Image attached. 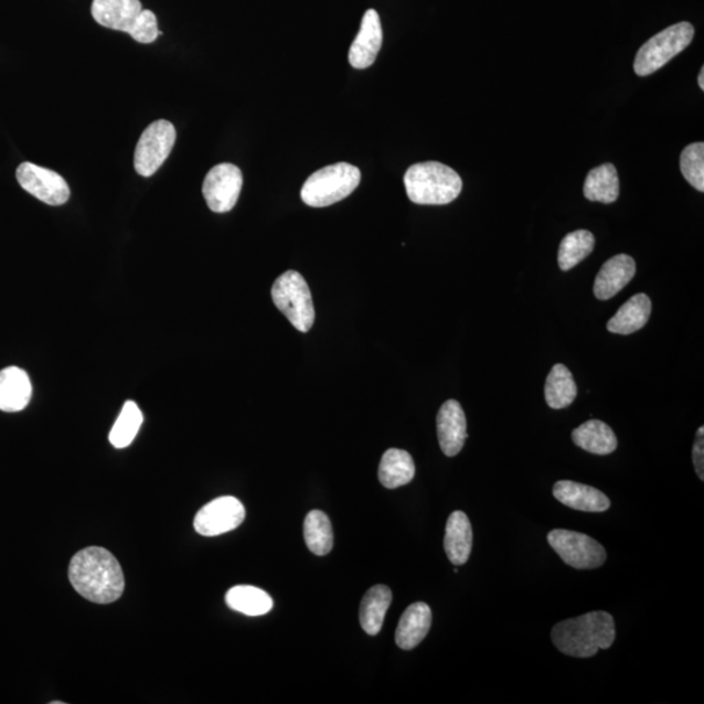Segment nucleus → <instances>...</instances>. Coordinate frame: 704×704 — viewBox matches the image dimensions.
Here are the masks:
<instances>
[{
    "label": "nucleus",
    "mask_w": 704,
    "mask_h": 704,
    "mask_svg": "<svg viewBox=\"0 0 704 704\" xmlns=\"http://www.w3.org/2000/svg\"><path fill=\"white\" fill-rule=\"evenodd\" d=\"M158 32L160 29H158L156 14L152 11L142 10L138 23L129 35L140 43H152L158 39Z\"/></svg>",
    "instance_id": "obj_31"
},
{
    "label": "nucleus",
    "mask_w": 704,
    "mask_h": 704,
    "mask_svg": "<svg viewBox=\"0 0 704 704\" xmlns=\"http://www.w3.org/2000/svg\"><path fill=\"white\" fill-rule=\"evenodd\" d=\"M553 495L565 506L579 512L602 513L610 508V500L596 488L576 483V481L562 480L553 487Z\"/></svg>",
    "instance_id": "obj_16"
},
{
    "label": "nucleus",
    "mask_w": 704,
    "mask_h": 704,
    "mask_svg": "<svg viewBox=\"0 0 704 704\" xmlns=\"http://www.w3.org/2000/svg\"><path fill=\"white\" fill-rule=\"evenodd\" d=\"M415 477V463L409 452L390 449L384 452L378 467L380 483L387 490L412 483Z\"/></svg>",
    "instance_id": "obj_22"
},
{
    "label": "nucleus",
    "mask_w": 704,
    "mask_h": 704,
    "mask_svg": "<svg viewBox=\"0 0 704 704\" xmlns=\"http://www.w3.org/2000/svg\"><path fill=\"white\" fill-rule=\"evenodd\" d=\"M305 538L308 550L316 556H327L333 550L332 522L321 510H312L306 516Z\"/></svg>",
    "instance_id": "obj_27"
},
{
    "label": "nucleus",
    "mask_w": 704,
    "mask_h": 704,
    "mask_svg": "<svg viewBox=\"0 0 704 704\" xmlns=\"http://www.w3.org/2000/svg\"><path fill=\"white\" fill-rule=\"evenodd\" d=\"M444 548L451 564L465 565L472 550V527L463 512L452 513L445 529Z\"/></svg>",
    "instance_id": "obj_19"
},
{
    "label": "nucleus",
    "mask_w": 704,
    "mask_h": 704,
    "mask_svg": "<svg viewBox=\"0 0 704 704\" xmlns=\"http://www.w3.org/2000/svg\"><path fill=\"white\" fill-rule=\"evenodd\" d=\"M142 422L143 416L139 406L132 401L126 402L109 435L113 447L117 449L129 447L138 436Z\"/></svg>",
    "instance_id": "obj_29"
},
{
    "label": "nucleus",
    "mask_w": 704,
    "mask_h": 704,
    "mask_svg": "<svg viewBox=\"0 0 704 704\" xmlns=\"http://www.w3.org/2000/svg\"><path fill=\"white\" fill-rule=\"evenodd\" d=\"M226 602L236 612L256 617L270 612L273 600L270 596L253 586H235L226 594Z\"/></svg>",
    "instance_id": "obj_26"
},
{
    "label": "nucleus",
    "mask_w": 704,
    "mask_h": 704,
    "mask_svg": "<svg viewBox=\"0 0 704 704\" xmlns=\"http://www.w3.org/2000/svg\"><path fill=\"white\" fill-rule=\"evenodd\" d=\"M271 298L291 326L301 333L310 332L314 322V307L310 287L300 273L289 270L276 279Z\"/></svg>",
    "instance_id": "obj_5"
},
{
    "label": "nucleus",
    "mask_w": 704,
    "mask_h": 704,
    "mask_svg": "<svg viewBox=\"0 0 704 704\" xmlns=\"http://www.w3.org/2000/svg\"><path fill=\"white\" fill-rule=\"evenodd\" d=\"M693 462L695 466L696 476L701 480L704 479V428L701 427L696 433L695 444L693 448Z\"/></svg>",
    "instance_id": "obj_32"
},
{
    "label": "nucleus",
    "mask_w": 704,
    "mask_h": 704,
    "mask_svg": "<svg viewBox=\"0 0 704 704\" xmlns=\"http://www.w3.org/2000/svg\"><path fill=\"white\" fill-rule=\"evenodd\" d=\"M407 196L418 205H447L462 192V179L440 162L413 164L404 178Z\"/></svg>",
    "instance_id": "obj_3"
},
{
    "label": "nucleus",
    "mask_w": 704,
    "mask_h": 704,
    "mask_svg": "<svg viewBox=\"0 0 704 704\" xmlns=\"http://www.w3.org/2000/svg\"><path fill=\"white\" fill-rule=\"evenodd\" d=\"M381 45H383V26L377 11L369 10L364 13L361 31L352 42L349 62L356 70H365L376 62Z\"/></svg>",
    "instance_id": "obj_13"
},
{
    "label": "nucleus",
    "mask_w": 704,
    "mask_h": 704,
    "mask_svg": "<svg viewBox=\"0 0 704 704\" xmlns=\"http://www.w3.org/2000/svg\"><path fill=\"white\" fill-rule=\"evenodd\" d=\"M71 585L84 599L97 605H110L125 591V576L113 553L100 547L77 552L71 559Z\"/></svg>",
    "instance_id": "obj_1"
},
{
    "label": "nucleus",
    "mask_w": 704,
    "mask_h": 704,
    "mask_svg": "<svg viewBox=\"0 0 704 704\" xmlns=\"http://www.w3.org/2000/svg\"><path fill=\"white\" fill-rule=\"evenodd\" d=\"M246 519V509L232 495L215 499L206 504L195 516L196 533L203 536H218L238 529Z\"/></svg>",
    "instance_id": "obj_11"
},
{
    "label": "nucleus",
    "mask_w": 704,
    "mask_h": 704,
    "mask_svg": "<svg viewBox=\"0 0 704 704\" xmlns=\"http://www.w3.org/2000/svg\"><path fill=\"white\" fill-rule=\"evenodd\" d=\"M700 88L704 90V67H702L698 76Z\"/></svg>",
    "instance_id": "obj_33"
},
{
    "label": "nucleus",
    "mask_w": 704,
    "mask_h": 704,
    "mask_svg": "<svg viewBox=\"0 0 704 704\" xmlns=\"http://www.w3.org/2000/svg\"><path fill=\"white\" fill-rule=\"evenodd\" d=\"M433 625V610L426 602H415L402 615L395 642L402 650H413L423 642Z\"/></svg>",
    "instance_id": "obj_17"
},
{
    "label": "nucleus",
    "mask_w": 704,
    "mask_h": 704,
    "mask_svg": "<svg viewBox=\"0 0 704 704\" xmlns=\"http://www.w3.org/2000/svg\"><path fill=\"white\" fill-rule=\"evenodd\" d=\"M175 127L169 120H156L142 132L135 150V170L141 177H152L175 146Z\"/></svg>",
    "instance_id": "obj_8"
},
{
    "label": "nucleus",
    "mask_w": 704,
    "mask_h": 704,
    "mask_svg": "<svg viewBox=\"0 0 704 704\" xmlns=\"http://www.w3.org/2000/svg\"><path fill=\"white\" fill-rule=\"evenodd\" d=\"M637 271L633 257L617 255L602 265L594 284L595 297L599 300H609L619 294Z\"/></svg>",
    "instance_id": "obj_15"
},
{
    "label": "nucleus",
    "mask_w": 704,
    "mask_h": 704,
    "mask_svg": "<svg viewBox=\"0 0 704 704\" xmlns=\"http://www.w3.org/2000/svg\"><path fill=\"white\" fill-rule=\"evenodd\" d=\"M584 193L587 200L596 201V203H615L620 195V181L614 164H601V167L588 172Z\"/></svg>",
    "instance_id": "obj_24"
},
{
    "label": "nucleus",
    "mask_w": 704,
    "mask_h": 704,
    "mask_svg": "<svg viewBox=\"0 0 704 704\" xmlns=\"http://www.w3.org/2000/svg\"><path fill=\"white\" fill-rule=\"evenodd\" d=\"M547 541L563 562L574 569H598L606 563L605 547L585 534L569 530H552Z\"/></svg>",
    "instance_id": "obj_7"
},
{
    "label": "nucleus",
    "mask_w": 704,
    "mask_h": 704,
    "mask_svg": "<svg viewBox=\"0 0 704 704\" xmlns=\"http://www.w3.org/2000/svg\"><path fill=\"white\" fill-rule=\"evenodd\" d=\"M651 300L646 294H637L608 321V332L629 335L641 330L650 319Z\"/></svg>",
    "instance_id": "obj_20"
},
{
    "label": "nucleus",
    "mask_w": 704,
    "mask_h": 704,
    "mask_svg": "<svg viewBox=\"0 0 704 704\" xmlns=\"http://www.w3.org/2000/svg\"><path fill=\"white\" fill-rule=\"evenodd\" d=\"M361 178V170L350 163L330 164L307 179L300 192L301 200L312 207L340 203L358 189Z\"/></svg>",
    "instance_id": "obj_4"
},
{
    "label": "nucleus",
    "mask_w": 704,
    "mask_h": 704,
    "mask_svg": "<svg viewBox=\"0 0 704 704\" xmlns=\"http://www.w3.org/2000/svg\"><path fill=\"white\" fill-rule=\"evenodd\" d=\"M142 10L140 0H93L92 17L99 25L129 34Z\"/></svg>",
    "instance_id": "obj_14"
},
{
    "label": "nucleus",
    "mask_w": 704,
    "mask_h": 704,
    "mask_svg": "<svg viewBox=\"0 0 704 704\" xmlns=\"http://www.w3.org/2000/svg\"><path fill=\"white\" fill-rule=\"evenodd\" d=\"M615 639L614 617L601 610L558 622L552 629L553 644L572 658H593L599 650L610 649Z\"/></svg>",
    "instance_id": "obj_2"
},
{
    "label": "nucleus",
    "mask_w": 704,
    "mask_h": 704,
    "mask_svg": "<svg viewBox=\"0 0 704 704\" xmlns=\"http://www.w3.org/2000/svg\"><path fill=\"white\" fill-rule=\"evenodd\" d=\"M594 248L595 236L587 230H577V232L567 234L559 244V269L567 271L577 267L588 255H591Z\"/></svg>",
    "instance_id": "obj_28"
},
{
    "label": "nucleus",
    "mask_w": 704,
    "mask_h": 704,
    "mask_svg": "<svg viewBox=\"0 0 704 704\" xmlns=\"http://www.w3.org/2000/svg\"><path fill=\"white\" fill-rule=\"evenodd\" d=\"M694 34V26L691 23H679L653 35L636 55V74L649 76L663 68L668 62L691 45Z\"/></svg>",
    "instance_id": "obj_6"
},
{
    "label": "nucleus",
    "mask_w": 704,
    "mask_h": 704,
    "mask_svg": "<svg viewBox=\"0 0 704 704\" xmlns=\"http://www.w3.org/2000/svg\"><path fill=\"white\" fill-rule=\"evenodd\" d=\"M393 600L390 587L378 585L366 591L361 605V625L366 634L377 636Z\"/></svg>",
    "instance_id": "obj_23"
},
{
    "label": "nucleus",
    "mask_w": 704,
    "mask_h": 704,
    "mask_svg": "<svg viewBox=\"0 0 704 704\" xmlns=\"http://www.w3.org/2000/svg\"><path fill=\"white\" fill-rule=\"evenodd\" d=\"M577 384L564 364L553 366L545 381V401L553 409L569 407L577 398Z\"/></svg>",
    "instance_id": "obj_25"
},
{
    "label": "nucleus",
    "mask_w": 704,
    "mask_h": 704,
    "mask_svg": "<svg viewBox=\"0 0 704 704\" xmlns=\"http://www.w3.org/2000/svg\"><path fill=\"white\" fill-rule=\"evenodd\" d=\"M437 436L441 450L447 457H456L461 452L467 440V422L459 402H445L437 414Z\"/></svg>",
    "instance_id": "obj_12"
},
{
    "label": "nucleus",
    "mask_w": 704,
    "mask_h": 704,
    "mask_svg": "<svg viewBox=\"0 0 704 704\" xmlns=\"http://www.w3.org/2000/svg\"><path fill=\"white\" fill-rule=\"evenodd\" d=\"M573 442L580 449L596 456H608L617 449V437L608 426L600 420H588L572 434Z\"/></svg>",
    "instance_id": "obj_21"
},
{
    "label": "nucleus",
    "mask_w": 704,
    "mask_h": 704,
    "mask_svg": "<svg viewBox=\"0 0 704 704\" xmlns=\"http://www.w3.org/2000/svg\"><path fill=\"white\" fill-rule=\"evenodd\" d=\"M32 398V383L19 366L0 371V412L19 413Z\"/></svg>",
    "instance_id": "obj_18"
},
{
    "label": "nucleus",
    "mask_w": 704,
    "mask_h": 704,
    "mask_svg": "<svg viewBox=\"0 0 704 704\" xmlns=\"http://www.w3.org/2000/svg\"><path fill=\"white\" fill-rule=\"evenodd\" d=\"M21 189L47 205L66 204L71 196L68 183L53 170L38 167L32 162L21 163L17 170Z\"/></svg>",
    "instance_id": "obj_9"
},
{
    "label": "nucleus",
    "mask_w": 704,
    "mask_h": 704,
    "mask_svg": "<svg viewBox=\"0 0 704 704\" xmlns=\"http://www.w3.org/2000/svg\"><path fill=\"white\" fill-rule=\"evenodd\" d=\"M682 175L695 190L704 191V143L694 142L684 149L681 154Z\"/></svg>",
    "instance_id": "obj_30"
},
{
    "label": "nucleus",
    "mask_w": 704,
    "mask_h": 704,
    "mask_svg": "<svg viewBox=\"0 0 704 704\" xmlns=\"http://www.w3.org/2000/svg\"><path fill=\"white\" fill-rule=\"evenodd\" d=\"M242 186L241 169L232 163H221L207 172L203 195L212 212L227 213L238 203Z\"/></svg>",
    "instance_id": "obj_10"
}]
</instances>
